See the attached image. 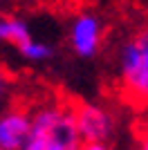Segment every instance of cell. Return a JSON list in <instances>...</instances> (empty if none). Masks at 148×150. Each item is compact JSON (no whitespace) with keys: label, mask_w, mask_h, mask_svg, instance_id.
<instances>
[{"label":"cell","mask_w":148,"mask_h":150,"mask_svg":"<svg viewBox=\"0 0 148 150\" xmlns=\"http://www.w3.org/2000/svg\"><path fill=\"white\" fill-rule=\"evenodd\" d=\"M11 94H14V76L7 67L0 65V110L11 103Z\"/></svg>","instance_id":"9"},{"label":"cell","mask_w":148,"mask_h":150,"mask_svg":"<svg viewBox=\"0 0 148 150\" xmlns=\"http://www.w3.org/2000/svg\"><path fill=\"white\" fill-rule=\"evenodd\" d=\"M81 144H83V139L79 134L76 121H74V110L72 105L63 103L61 112L56 117V123L52 128V134H49L47 150H79Z\"/></svg>","instance_id":"6"},{"label":"cell","mask_w":148,"mask_h":150,"mask_svg":"<svg viewBox=\"0 0 148 150\" xmlns=\"http://www.w3.org/2000/svg\"><path fill=\"white\" fill-rule=\"evenodd\" d=\"M79 150H112L110 144H81Z\"/></svg>","instance_id":"11"},{"label":"cell","mask_w":148,"mask_h":150,"mask_svg":"<svg viewBox=\"0 0 148 150\" xmlns=\"http://www.w3.org/2000/svg\"><path fill=\"white\" fill-rule=\"evenodd\" d=\"M74 110V121L83 144H110L117 132V117L101 101H79Z\"/></svg>","instance_id":"2"},{"label":"cell","mask_w":148,"mask_h":150,"mask_svg":"<svg viewBox=\"0 0 148 150\" xmlns=\"http://www.w3.org/2000/svg\"><path fill=\"white\" fill-rule=\"evenodd\" d=\"M34 38L29 23L16 13H5L0 11V45H9V47H20Z\"/></svg>","instance_id":"7"},{"label":"cell","mask_w":148,"mask_h":150,"mask_svg":"<svg viewBox=\"0 0 148 150\" xmlns=\"http://www.w3.org/2000/svg\"><path fill=\"white\" fill-rule=\"evenodd\" d=\"M117 81L128 103L148 108V23L132 29L119 45Z\"/></svg>","instance_id":"1"},{"label":"cell","mask_w":148,"mask_h":150,"mask_svg":"<svg viewBox=\"0 0 148 150\" xmlns=\"http://www.w3.org/2000/svg\"><path fill=\"white\" fill-rule=\"evenodd\" d=\"M137 150H148V137H139V144H137Z\"/></svg>","instance_id":"12"},{"label":"cell","mask_w":148,"mask_h":150,"mask_svg":"<svg viewBox=\"0 0 148 150\" xmlns=\"http://www.w3.org/2000/svg\"><path fill=\"white\" fill-rule=\"evenodd\" d=\"M34 110L9 103L0 110V150H20L29 137Z\"/></svg>","instance_id":"4"},{"label":"cell","mask_w":148,"mask_h":150,"mask_svg":"<svg viewBox=\"0 0 148 150\" xmlns=\"http://www.w3.org/2000/svg\"><path fill=\"white\" fill-rule=\"evenodd\" d=\"M18 56L29 65H45V63L56 58V47L49 40H41V38H29L27 43H23L20 47H16Z\"/></svg>","instance_id":"8"},{"label":"cell","mask_w":148,"mask_h":150,"mask_svg":"<svg viewBox=\"0 0 148 150\" xmlns=\"http://www.w3.org/2000/svg\"><path fill=\"white\" fill-rule=\"evenodd\" d=\"M137 132H139V137H148V108H142V117H139V123H137Z\"/></svg>","instance_id":"10"},{"label":"cell","mask_w":148,"mask_h":150,"mask_svg":"<svg viewBox=\"0 0 148 150\" xmlns=\"http://www.w3.org/2000/svg\"><path fill=\"white\" fill-rule=\"evenodd\" d=\"M105 38V25L101 16L94 11L74 13L68 25V45L76 58L90 61L97 58Z\"/></svg>","instance_id":"3"},{"label":"cell","mask_w":148,"mask_h":150,"mask_svg":"<svg viewBox=\"0 0 148 150\" xmlns=\"http://www.w3.org/2000/svg\"><path fill=\"white\" fill-rule=\"evenodd\" d=\"M61 105L63 103H45V105L34 110L29 137L20 150H47L49 134H52V128L56 123V117L61 112Z\"/></svg>","instance_id":"5"}]
</instances>
